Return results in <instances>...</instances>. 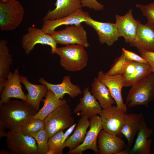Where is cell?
Masks as SVG:
<instances>
[{"label":"cell","mask_w":154,"mask_h":154,"mask_svg":"<svg viewBox=\"0 0 154 154\" xmlns=\"http://www.w3.org/2000/svg\"><path fill=\"white\" fill-rule=\"evenodd\" d=\"M38 112L26 101L9 100L0 104V123L9 130H20L24 122Z\"/></svg>","instance_id":"obj_1"},{"label":"cell","mask_w":154,"mask_h":154,"mask_svg":"<svg viewBox=\"0 0 154 154\" xmlns=\"http://www.w3.org/2000/svg\"><path fill=\"white\" fill-rule=\"evenodd\" d=\"M55 54L60 57V64L66 70L80 71L88 64V56L85 47L78 44H69L57 48Z\"/></svg>","instance_id":"obj_2"},{"label":"cell","mask_w":154,"mask_h":154,"mask_svg":"<svg viewBox=\"0 0 154 154\" xmlns=\"http://www.w3.org/2000/svg\"><path fill=\"white\" fill-rule=\"evenodd\" d=\"M131 87L126 98L128 106L148 107L149 103L154 100V74L151 73Z\"/></svg>","instance_id":"obj_3"},{"label":"cell","mask_w":154,"mask_h":154,"mask_svg":"<svg viewBox=\"0 0 154 154\" xmlns=\"http://www.w3.org/2000/svg\"><path fill=\"white\" fill-rule=\"evenodd\" d=\"M24 8L17 0H0V29L10 31L16 29L24 16Z\"/></svg>","instance_id":"obj_4"},{"label":"cell","mask_w":154,"mask_h":154,"mask_svg":"<svg viewBox=\"0 0 154 154\" xmlns=\"http://www.w3.org/2000/svg\"><path fill=\"white\" fill-rule=\"evenodd\" d=\"M44 121L48 139L75 123V120L72 116L71 108L67 103L56 109L48 115Z\"/></svg>","instance_id":"obj_5"},{"label":"cell","mask_w":154,"mask_h":154,"mask_svg":"<svg viewBox=\"0 0 154 154\" xmlns=\"http://www.w3.org/2000/svg\"><path fill=\"white\" fill-rule=\"evenodd\" d=\"M6 143L11 152L15 154H38L35 139L23 134L20 130H8Z\"/></svg>","instance_id":"obj_6"},{"label":"cell","mask_w":154,"mask_h":154,"mask_svg":"<svg viewBox=\"0 0 154 154\" xmlns=\"http://www.w3.org/2000/svg\"><path fill=\"white\" fill-rule=\"evenodd\" d=\"M49 35L57 44L66 45L77 44L86 48L89 46L87 32L81 24L67 26L65 29L55 31Z\"/></svg>","instance_id":"obj_7"},{"label":"cell","mask_w":154,"mask_h":154,"mask_svg":"<svg viewBox=\"0 0 154 154\" xmlns=\"http://www.w3.org/2000/svg\"><path fill=\"white\" fill-rule=\"evenodd\" d=\"M38 44L49 46L51 53L55 54L57 43L52 36L44 32L41 29L29 27L27 33L23 36L21 39L22 46L25 54L29 55Z\"/></svg>","instance_id":"obj_8"},{"label":"cell","mask_w":154,"mask_h":154,"mask_svg":"<svg viewBox=\"0 0 154 154\" xmlns=\"http://www.w3.org/2000/svg\"><path fill=\"white\" fill-rule=\"evenodd\" d=\"M126 113L116 106H112L103 109L100 114L102 129L110 133L119 136L124 124Z\"/></svg>","instance_id":"obj_9"},{"label":"cell","mask_w":154,"mask_h":154,"mask_svg":"<svg viewBox=\"0 0 154 154\" xmlns=\"http://www.w3.org/2000/svg\"><path fill=\"white\" fill-rule=\"evenodd\" d=\"M90 118V129L83 142L75 149L69 150L68 154H82L83 151L88 149L92 150L96 154L99 153L97 141L99 134L102 129L101 119L97 115Z\"/></svg>","instance_id":"obj_10"},{"label":"cell","mask_w":154,"mask_h":154,"mask_svg":"<svg viewBox=\"0 0 154 154\" xmlns=\"http://www.w3.org/2000/svg\"><path fill=\"white\" fill-rule=\"evenodd\" d=\"M98 78L109 90L115 100L116 106L123 111H127L126 104L123 101L121 94L122 89L124 87V77L123 75H108L102 71L98 73Z\"/></svg>","instance_id":"obj_11"},{"label":"cell","mask_w":154,"mask_h":154,"mask_svg":"<svg viewBox=\"0 0 154 154\" xmlns=\"http://www.w3.org/2000/svg\"><path fill=\"white\" fill-rule=\"evenodd\" d=\"M84 22L94 28L101 44H106L111 46L120 37L116 23L98 21L92 19L90 16Z\"/></svg>","instance_id":"obj_12"},{"label":"cell","mask_w":154,"mask_h":154,"mask_svg":"<svg viewBox=\"0 0 154 154\" xmlns=\"http://www.w3.org/2000/svg\"><path fill=\"white\" fill-rule=\"evenodd\" d=\"M21 76L17 69L10 72L5 80L4 88L1 92L0 104L6 102L10 98H15L27 101V98L22 90Z\"/></svg>","instance_id":"obj_13"},{"label":"cell","mask_w":154,"mask_h":154,"mask_svg":"<svg viewBox=\"0 0 154 154\" xmlns=\"http://www.w3.org/2000/svg\"><path fill=\"white\" fill-rule=\"evenodd\" d=\"M132 11V9H131L124 15H115L119 34L120 37H123L125 42L129 44L136 36L139 22L134 19Z\"/></svg>","instance_id":"obj_14"},{"label":"cell","mask_w":154,"mask_h":154,"mask_svg":"<svg viewBox=\"0 0 154 154\" xmlns=\"http://www.w3.org/2000/svg\"><path fill=\"white\" fill-rule=\"evenodd\" d=\"M89 16L88 12H85L81 8L64 17L53 20L43 21L41 29L45 33L50 34L60 26L81 24Z\"/></svg>","instance_id":"obj_15"},{"label":"cell","mask_w":154,"mask_h":154,"mask_svg":"<svg viewBox=\"0 0 154 154\" xmlns=\"http://www.w3.org/2000/svg\"><path fill=\"white\" fill-rule=\"evenodd\" d=\"M129 45L138 50L154 52V23L142 24L139 21L136 36Z\"/></svg>","instance_id":"obj_16"},{"label":"cell","mask_w":154,"mask_h":154,"mask_svg":"<svg viewBox=\"0 0 154 154\" xmlns=\"http://www.w3.org/2000/svg\"><path fill=\"white\" fill-rule=\"evenodd\" d=\"M97 146L100 154H117L125 148V144L119 136L102 129L98 135Z\"/></svg>","instance_id":"obj_17"},{"label":"cell","mask_w":154,"mask_h":154,"mask_svg":"<svg viewBox=\"0 0 154 154\" xmlns=\"http://www.w3.org/2000/svg\"><path fill=\"white\" fill-rule=\"evenodd\" d=\"M38 82L45 85L48 90L51 91L55 96L58 99H62L65 94L71 97L75 98L82 93L80 88L78 85L73 84L69 76H65L60 84H54L48 82L44 78H40Z\"/></svg>","instance_id":"obj_18"},{"label":"cell","mask_w":154,"mask_h":154,"mask_svg":"<svg viewBox=\"0 0 154 154\" xmlns=\"http://www.w3.org/2000/svg\"><path fill=\"white\" fill-rule=\"evenodd\" d=\"M83 96L80 98L79 103L74 109L73 113L78 116H86L88 118L100 115L102 109L99 102L92 95L87 87L83 90Z\"/></svg>","instance_id":"obj_19"},{"label":"cell","mask_w":154,"mask_h":154,"mask_svg":"<svg viewBox=\"0 0 154 154\" xmlns=\"http://www.w3.org/2000/svg\"><path fill=\"white\" fill-rule=\"evenodd\" d=\"M153 133V129L147 126L144 119L129 154H151L152 140L149 138Z\"/></svg>","instance_id":"obj_20"},{"label":"cell","mask_w":154,"mask_h":154,"mask_svg":"<svg viewBox=\"0 0 154 154\" xmlns=\"http://www.w3.org/2000/svg\"><path fill=\"white\" fill-rule=\"evenodd\" d=\"M55 8L49 10L43 21L53 20L70 15L82 7L81 0H56Z\"/></svg>","instance_id":"obj_21"},{"label":"cell","mask_w":154,"mask_h":154,"mask_svg":"<svg viewBox=\"0 0 154 154\" xmlns=\"http://www.w3.org/2000/svg\"><path fill=\"white\" fill-rule=\"evenodd\" d=\"M21 82L25 86L28 92L26 95L27 102L35 110L38 111L40 104L43 98L45 97L48 89L43 84H36L30 82L27 78L21 76Z\"/></svg>","instance_id":"obj_22"},{"label":"cell","mask_w":154,"mask_h":154,"mask_svg":"<svg viewBox=\"0 0 154 154\" xmlns=\"http://www.w3.org/2000/svg\"><path fill=\"white\" fill-rule=\"evenodd\" d=\"M144 119L142 113L126 114L121 133L127 140V148H129L133 144L135 136Z\"/></svg>","instance_id":"obj_23"},{"label":"cell","mask_w":154,"mask_h":154,"mask_svg":"<svg viewBox=\"0 0 154 154\" xmlns=\"http://www.w3.org/2000/svg\"><path fill=\"white\" fill-rule=\"evenodd\" d=\"M91 86V94L98 101L102 108H108L116 103L108 87L98 77L94 78Z\"/></svg>","instance_id":"obj_24"},{"label":"cell","mask_w":154,"mask_h":154,"mask_svg":"<svg viewBox=\"0 0 154 154\" xmlns=\"http://www.w3.org/2000/svg\"><path fill=\"white\" fill-rule=\"evenodd\" d=\"M7 41L5 39L0 40V92L4 88L5 80L10 72V66L12 64V56L10 54L7 46Z\"/></svg>","instance_id":"obj_25"},{"label":"cell","mask_w":154,"mask_h":154,"mask_svg":"<svg viewBox=\"0 0 154 154\" xmlns=\"http://www.w3.org/2000/svg\"><path fill=\"white\" fill-rule=\"evenodd\" d=\"M88 118L87 117L82 116L76 124L74 133L66 139V147H68L69 150L75 149L83 142L90 125Z\"/></svg>","instance_id":"obj_26"},{"label":"cell","mask_w":154,"mask_h":154,"mask_svg":"<svg viewBox=\"0 0 154 154\" xmlns=\"http://www.w3.org/2000/svg\"><path fill=\"white\" fill-rule=\"evenodd\" d=\"M44 105L33 117L44 120L50 113L60 106L67 103L66 99L57 98L53 92L48 90L45 98L43 99Z\"/></svg>","instance_id":"obj_27"},{"label":"cell","mask_w":154,"mask_h":154,"mask_svg":"<svg viewBox=\"0 0 154 154\" xmlns=\"http://www.w3.org/2000/svg\"><path fill=\"white\" fill-rule=\"evenodd\" d=\"M152 73L148 63L136 62L135 70L130 76L124 78V87H131L143 80Z\"/></svg>","instance_id":"obj_28"},{"label":"cell","mask_w":154,"mask_h":154,"mask_svg":"<svg viewBox=\"0 0 154 154\" xmlns=\"http://www.w3.org/2000/svg\"><path fill=\"white\" fill-rule=\"evenodd\" d=\"M45 127L44 120L32 117L24 122L20 130L24 135L31 137Z\"/></svg>","instance_id":"obj_29"},{"label":"cell","mask_w":154,"mask_h":154,"mask_svg":"<svg viewBox=\"0 0 154 154\" xmlns=\"http://www.w3.org/2000/svg\"><path fill=\"white\" fill-rule=\"evenodd\" d=\"M131 61L125 56L122 52L121 55L115 59L109 70L105 74L108 75H123L125 68Z\"/></svg>","instance_id":"obj_30"},{"label":"cell","mask_w":154,"mask_h":154,"mask_svg":"<svg viewBox=\"0 0 154 154\" xmlns=\"http://www.w3.org/2000/svg\"><path fill=\"white\" fill-rule=\"evenodd\" d=\"M31 137L34 138L37 141L38 154H47L49 150L48 145V138L45 127L32 135Z\"/></svg>","instance_id":"obj_31"},{"label":"cell","mask_w":154,"mask_h":154,"mask_svg":"<svg viewBox=\"0 0 154 154\" xmlns=\"http://www.w3.org/2000/svg\"><path fill=\"white\" fill-rule=\"evenodd\" d=\"M64 133L63 130L61 131L49 138L48 145L49 150L47 154H58L61 141Z\"/></svg>","instance_id":"obj_32"},{"label":"cell","mask_w":154,"mask_h":154,"mask_svg":"<svg viewBox=\"0 0 154 154\" xmlns=\"http://www.w3.org/2000/svg\"><path fill=\"white\" fill-rule=\"evenodd\" d=\"M136 7L139 9L143 15L146 17L148 22L154 23V1L146 5L137 4Z\"/></svg>","instance_id":"obj_33"},{"label":"cell","mask_w":154,"mask_h":154,"mask_svg":"<svg viewBox=\"0 0 154 154\" xmlns=\"http://www.w3.org/2000/svg\"><path fill=\"white\" fill-rule=\"evenodd\" d=\"M122 52L125 56L129 60L131 61L142 63H148L144 58L141 55L139 56L135 52L122 48Z\"/></svg>","instance_id":"obj_34"},{"label":"cell","mask_w":154,"mask_h":154,"mask_svg":"<svg viewBox=\"0 0 154 154\" xmlns=\"http://www.w3.org/2000/svg\"><path fill=\"white\" fill-rule=\"evenodd\" d=\"M81 2L82 7H86L95 11H101L104 8V5L96 0H81Z\"/></svg>","instance_id":"obj_35"},{"label":"cell","mask_w":154,"mask_h":154,"mask_svg":"<svg viewBox=\"0 0 154 154\" xmlns=\"http://www.w3.org/2000/svg\"><path fill=\"white\" fill-rule=\"evenodd\" d=\"M140 55L146 60L150 66L152 73L154 74V52L139 50Z\"/></svg>","instance_id":"obj_36"},{"label":"cell","mask_w":154,"mask_h":154,"mask_svg":"<svg viewBox=\"0 0 154 154\" xmlns=\"http://www.w3.org/2000/svg\"><path fill=\"white\" fill-rule=\"evenodd\" d=\"M76 125V123H75L73 125L69 127L66 132L64 133L61 141L58 151V154H62L63 149L66 147L65 143L66 140L69 137V135L74 130Z\"/></svg>","instance_id":"obj_37"},{"label":"cell","mask_w":154,"mask_h":154,"mask_svg":"<svg viewBox=\"0 0 154 154\" xmlns=\"http://www.w3.org/2000/svg\"><path fill=\"white\" fill-rule=\"evenodd\" d=\"M136 62L131 61L125 68L123 75L124 78L131 76L134 72L136 68Z\"/></svg>","instance_id":"obj_38"},{"label":"cell","mask_w":154,"mask_h":154,"mask_svg":"<svg viewBox=\"0 0 154 154\" xmlns=\"http://www.w3.org/2000/svg\"><path fill=\"white\" fill-rule=\"evenodd\" d=\"M5 127L3 125L0 123V139L3 137H6L7 132H5Z\"/></svg>","instance_id":"obj_39"},{"label":"cell","mask_w":154,"mask_h":154,"mask_svg":"<svg viewBox=\"0 0 154 154\" xmlns=\"http://www.w3.org/2000/svg\"><path fill=\"white\" fill-rule=\"evenodd\" d=\"M130 149L127 148H124L118 152L117 154H129Z\"/></svg>","instance_id":"obj_40"},{"label":"cell","mask_w":154,"mask_h":154,"mask_svg":"<svg viewBox=\"0 0 154 154\" xmlns=\"http://www.w3.org/2000/svg\"><path fill=\"white\" fill-rule=\"evenodd\" d=\"M9 151H7V150H5L4 149H2L1 150L0 152V154H9Z\"/></svg>","instance_id":"obj_41"}]
</instances>
